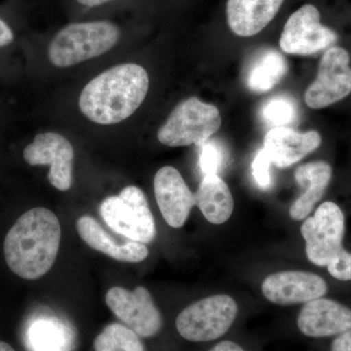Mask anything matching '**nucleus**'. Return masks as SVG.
Wrapping results in <instances>:
<instances>
[{
  "mask_svg": "<svg viewBox=\"0 0 351 351\" xmlns=\"http://www.w3.org/2000/svg\"><path fill=\"white\" fill-rule=\"evenodd\" d=\"M219 108L196 97L182 101L157 131L161 144L171 147L204 144L221 128Z\"/></svg>",
  "mask_w": 351,
  "mask_h": 351,
  "instance_id": "20e7f679",
  "label": "nucleus"
},
{
  "mask_svg": "<svg viewBox=\"0 0 351 351\" xmlns=\"http://www.w3.org/2000/svg\"><path fill=\"white\" fill-rule=\"evenodd\" d=\"M287 71V61L280 53L272 49L263 51L250 64L247 86L255 93H265L280 82Z\"/></svg>",
  "mask_w": 351,
  "mask_h": 351,
  "instance_id": "aec40b11",
  "label": "nucleus"
},
{
  "mask_svg": "<svg viewBox=\"0 0 351 351\" xmlns=\"http://www.w3.org/2000/svg\"><path fill=\"white\" fill-rule=\"evenodd\" d=\"M328 284L313 272L288 270L270 274L263 280L262 292L265 299L278 306L306 304L325 297Z\"/></svg>",
  "mask_w": 351,
  "mask_h": 351,
  "instance_id": "f8f14e48",
  "label": "nucleus"
},
{
  "mask_svg": "<svg viewBox=\"0 0 351 351\" xmlns=\"http://www.w3.org/2000/svg\"><path fill=\"white\" fill-rule=\"evenodd\" d=\"M157 205L166 223L174 228L184 226L195 205V195L181 173L172 166L157 171L154 180Z\"/></svg>",
  "mask_w": 351,
  "mask_h": 351,
  "instance_id": "ddd939ff",
  "label": "nucleus"
},
{
  "mask_svg": "<svg viewBox=\"0 0 351 351\" xmlns=\"http://www.w3.org/2000/svg\"><path fill=\"white\" fill-rule=\"evenodd\" d=\"M61 239L56 215L46 208H34L7 233L3 246L7 265L21 278L36 280L52 269Z\"/></svg>",
  "mask_w": 351,
  "mask_h": 351,
  "instance_id": "f257e3e1",
  "label": "nucleus"
},
{
  "mask_svg": "<svg viewBox=\"0 0 351 351\" xmlns=\"http://www.w3.org/2000/svg\"><path fill=\"white\" fill-rule=\"evenodd\" d=\"M23 156L29 165H49L48 181L54 188L61 191L71 188L75 149L64 136L54 132L38 134L25 147Z\"/></svg>",
  "mask_w": 351,
  "mask_h": 351,
  "instance_id": "9b49d317",
  "label": "nucleus"
},
{
  "mask_svg": "<svg viewBox=\"0 0 351 351\" xmlns=\"http://www.w3.org/2000/svg\"><path fill=\"white\" fill-rule=\"evenodd\" d=\"M351 93L350 55L345 48L332 46L321 57L315 80L304 94L307 107L325 108Z\"/></svg>",
  "mask_w": 351,
  "mask_h": 351,
  "instance_id": "6e6552de",
  "label": "nucleus"
},
{
  "mask_svg": "<svg viewBox=\"0 0 351 351\" xmlns=\"http://www.w3.org/2000/svg\"><path fill=\"white\" fill-rule=\"evenodd\" d=\"M338 41V34L321 23L317 7L304 4L289 17L279 46L287 54L311 56L326 51Z\"/></svg>",
  "mask_w": 351,
  "mask_h": 351,
  "instance_id": "1a4fd4ad",
  "label": "nucleus"
},
{
  "mask_svg": "<svg viewBox=\"0 0 351 351\" xmlns=\"http://www.w3.org/2000/svg\"><path fill=\"white\" fill-rule=\"evenodd\" d=\"M331 351H351V331L337 336L332 341Z\"/></svg>",
  "mask_w": 351,
  "mask_h": 351,
  "instance_id": "bb28decb",
  "label": "nucleus"
},
{
  "mask_svg": "<svg viewBox=\"0 0 351 351\" xmlns=\"http://www.w3.org/2000/svg\"><path fill=\"white\" fill-rule=\"evenodd\" d=\"M14 40V34L11 27L0 19V47L9 45Z\"/></svg>",
  "mask_w": 351,
  "mask_h": 351,
  "instance_id": "cd10ccee",
  "label": "nucleus"
},
{
  "mask_svg": "<svg viewBox=\"0 0 351 351\" xmlns=\"http://www.w3.org/2000/svg\"><path fill=\"white\" fill-rule=\"evenodd\" d=\"M195 205L209 223L223 225L232 217L234 201L226 182L219 175H206L195 193Z\"/></svg>",
  "mask_w": 351,
  "mask_h": 351,
  "instance_id": "6ab92c4d",
  "label": "nucleus"
},
{
  "mask_svg": "<svg viewBox=\"0 0 351 351\" xmlns=\"http://www.w3.org/2000/svg\"><path fill=\"white\" fill-rule=\"evenodd\" d=\"M105 223L131 241L151 243L156 239V226L149 202L142 189L129 186L119 195L108 196L100 206Z\"/></svg>",
  "mask_w": 351,
  "mask_h": 351,
  "instance_id": "39448f33",
  "label": "nucleus"
},
{
  "mask_svg": "<svg viewBox=\"0 0 351 351\" xmlns=\"http://www.w3.org/2000/svg\"><path fill=\"white\" fill-rule=\"evenodd\" d=\"M209 351H245L243 348H241L237 343H233V341H221V343H218L214 346L213 348H211Z\"/></svg>",
  "mask_w": 351,
  "mask_h": 351,
  "instance_id": "c85d7f7f",
  "label": "nucleus"
},
{
  "mask_svg": "<svg viewBox=\"0 0 351 351\" xmlns=\"http://www.w3.org/2000/svg\"><path fill=\"white\" fill-rule=\"evenodd\" d=\"M27 341L32 351H71L73 337L61 320L41 318L29 327Z\"/></svg>",
  "mask_w": 351,
  "mask_h": 351,
  "instance_id": "412c9836",
  "label": "nucleus"
},
{
  "mask_svg": "<svg viewBox=\"0 0 351 351\" xmlns=\"http://www.w3.org/2000/svg\"><path fill=\"white\" fill-rule=\"evenodd\" d=\"M78 3L86 7H97L104 5L108 2L114 1V0H76Z\"/></svg>",
  "mask_w": 351,
  "mask_h": 351,
  "instance_id": "c756f323",
  "label": "nucleus"
},
{
  "mask_svg": "<svg viewBox=\"0 0 351 351\" xmlns=\"http://www.w3.org/2000/svg\"><path fill=\"white\" fill-rule=\"evenodd\" d=\"M0 351H15L9 343L0 341Z\"/></svg>",
  "mask_w": 351,
  "mask_h": 351,
  "instance_id": "7c9ffc66",
  "label": "nucleus"
},
{
  "mask_svg": "<svg viewBox=\"0 0 351 351\" xmlns=\"http://www.w3.org/2000/svg\"><path fill=\"white\" fill-rule=\"evenodd\" d=\"M95 351H145V346L130 328L112 323L94 341Z\"/></svg>",
  "mask_w": 351,
  "mask_h": 351,
  "instance_id": "4be33fe9",
  "label": "nucleus"
},
{
  "mask_svg": "<svg viewBox=\"0 0 351 351\" xmlns=\"http://www.w3.org/2000/svg\"><path fill=\"white\" fill-rule=\"evenodd\" d=\"M265 121L276 127H287L297 117V105L287 96H276L265 103L263 108Z\"/></svg>",
  "mask_w": 351,
  "mask_h": 351,
  "instance_id": "5701e85b",
  "label": "nucleus"
},
{
  "mask_svg": "<svg viewBox=\"0 0 351 351\" xmlns=\"http://www.w3.org/2000/svg\"><path fill=\"white\" fill-rule=\"evenodd\" d=\"M294 177L304 191L293 203L289 213L294 221H302L309 217L326 193L332 181V168L327 161H313L300 165Z\"/></svg>",
  "mask_w": 351,
  "mask_h": 351,
  "instance_id": "dca6fc26",
  "label": "nucleus"
},
{
  "mask_svg": "<svg viewBox=\"0 0 351 351\" xmlns=\"http://www.w3.org/2000/svg\"><path fill=\"white\" fill-rule=\"evenodd\" d=\"M321 143L322 138L317 131L300 133L289 127H274L265 134L263 149L271 163L279 168H287L315 152Z\"/></svg>",
  "mask_w": 351,
  "mask_h": 351,
  "instance_id": "2eb2a0df",
  "label": "nucleus"
},
{
  "mask_svg": "<svg viewBox=\"0 0 351 351\" xmlns=\"http://www.w3.org/2000/svg\"><path fill=\"white\" fill-rule=\"evenodd\" d=\"M284 0H228L226 20L230 31L242 38L256 36L276 17Z\"/></svg>",
  "mask_w": 351,
  "mask_h": 351,
  "instance_id": "f3484780",
  "label": "nucleus"
},
{
  "mask_svg": "<svg viewBox=\"0 0 351 351\" xmlns=\"http://www.w3.org/2000/svg\"><path fill=\"white\" fill-rule=\"evenodd\" d=\"M76 230L88 246L114 260L125 263H141L149 257V251L145 244L135 241L117 243L92 217H80L76 223Z\"/></svg>",
  "mask_w": 351,
  "mask_h": 351,
  "instance_id": "a211bd4d",
  "label": "nucleus"
},
{
  "mask_svg": "<svg viewBox=\"0 0 351 351\" xmlns=\"http://www.w3.org/2000/svg\"><path fill=\"white\" fill-rule=\"evenodd\" d=\"M119 38V27L108 21L73 23L53 38L49 59L58 68L73 66L108 52Z\"/></svg>",
  "mask_w": 351,
  "mask_h": 351,
  "instance_id": "7ed1b4c3",
  "label": "nucleus"
},
{
  "mask_svg": "<svg viewBox=\"0 0 351 351\" xmlns=\"http://www.w3.org/2000/svg\"><path fill=\"white\" fill-rule=\"evenodd\" d=\"M199 165L204 175H219L226 162V151L217 141H206L200 145Z\"/></svg>",
  "mask_w": 351,
  "mask_h": 351,
  "instance_id": "b1692460",
  "label": "nucleus"
},
{
  "mask_svg": "<svg viewBox=\"0 0 351 351\" xmlns=\"http://www.w3.org/2000/svg\"><path fill=\"white\" fill-rule=\"evenodd\" d=\"M298 328L304 336L322 339L351 331V308L330 298L304 304L298 316Z\"/></svg>",
  "mask_w": 351,
  "mask_h": 351,
  "instance_id": "4468645a",
  "label": "nucleus"
},
{
  "mask_svg": "<svg viewBox=\"0 0 351 351\" xmlns=\"http://www.w3.org/2000/svg\"><path fill=\"white\" fill-rule=\"evenodd\" d=\"M346 228L343 209L332 201L321 203L313 216L304 219L301 226L309 262L317 267H327L345 253Z\"/></svg>",
  "mask_w": 351,
  "mask_h": 351,
  "instance_id": "423d86ee",
  "label": "nucleus"
},
{
  "mask_svg": "<svg viewBox=\"0 0 351 351\" xmlns=\"http://www.w3.org/2000/svg\"><path fill=\"white\" fill-rule=\"evenodd\" d=\"M332 278L339 281H351V252L346 250L326 267Z\"/></svg>",
  "mask_w": 351,
  "mask_h": 351,
  "instance_id": "a878e982",
  "label": "nucleus"
},
{
  "mask_svg": "<svg viewBox=\"0 0 351 351\" xmlns=\"http://www.w3.org/2000/svg\"><path fill=\"white\" fill-rule=\"evenodd\" d=\"M271 164L269 156L265 149H261L252 164L254 179L261 189H269L271 186L269 166Z\"/></svg>",
  "mask_w": 351,
  "mask_h": 351,
  "instance_id": "393cba45",
  "label": "nucleus"
},
{
  "mask_svg": "<svg viewBox=\"0 0 351 351\" xmlns=\"http://www.w3.org/2000/svg\"><path fill=\"white\" fill-rule=\"evenodd\" d=\"M149 88V75L143 66L119 64L85 85L80 97V108L95 123L117 124L140 108Z\"/></svg>",
  "mask_w": 351,
  "mask_h": 351,
  "instance_id": "f03ea898",
  "label": "nucleus"
},
{
  "mask_svg": "<svg viewBox=\"0 0 351 351\" xmlns=\"http://www.w3.org/2000/svg\"><path fill=\"white\" fill-rule=\"evenodd\" d=\"M106 304L138 337L152 338L162 328V315L149 291L143 286L133 292L122 287L110 288L106 294Z\"/></svg>",
  "mask_w": 351,
  "mask_h": 351,
  "instance_id": "9d476101",
  "label": "nucleus"
},
{
  "mask_svg": "<svg viewBox=\"0 0 351 351\" xmlns=\"http://www.w3.org/2000/svg\"><path fill=\"white\" fill-rule=\"evenodd\" d=\"M239 306L228 295L204 298L186 307L178 315L176 327L186 341L205 343L221 338L232 326Z\"/></svg>",
  "mask_w": 351,
  "mask_h": 351,
  "instance_id": "0eeeda50",
  "label": "nucleus"
}]
</instances>
